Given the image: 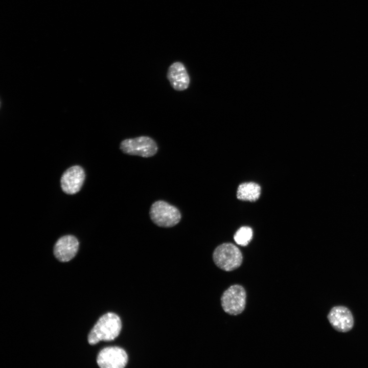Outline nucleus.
<instances>
[{"instance_id": "obj_3", "label": "nucleus", "mask_w": 368, "mask_h": 368, "mask_svg": "<svg viewBox=\"0 0 368 368\" xmlns=\"http://www.w3.org/2000/svg\"><path fill=\"white\" fill-rule=\"evenodd\" d=\"M216 265L222 270L230 271L238 268L242 264L243 257L238 247L231 243L217 246L213 254Z\"/></svg>"}, {"instance_id": "obj_8", "label": "nucleus", "mask_w": 368, "mask_h": 368, "mask_svg": "<svg viewBox=\"0 0 368 368\" xmlns=\"http://www.w3.org/2000/svg\"><path fill=\"white\" fill-rule=\"evenodd\" d=\"M84 171L79 166H74L67 169L61 178V187L63 191L67 194L78 192L85 179Z\"/></svg>"}, {"instance_id": "obj_11", "label": "nucleus", "mask_w": 368, "mask_h": 368, "mask_svg": "<svg viewBox=\"0 0 368 368\" xmlns=\"http://www.w3.org/2000/svg\"><path fill=\"white\" fill-rule=\"evenodd\" d=\"M261 187L254 182H244L240 184L237 189V198L243 201H256L260 197Z\"/></svg>"}, {"instance_id": "obj_10", "label": "nucleus", "mask_w": 368, "mask_h": 368, "mask_svg": "<svg viewBox=\"0 0 368 368\" xmlns=\"http://www.w3.org/2000/svg\"><path fill=\"white\" fill-rule=\"evenodd\" d=\"M171 86L177 91H182L188 88L190 77L184 65L180 62H175L169 67L167 75Z\"/></svg>"}, {"instance_id": "obj_7", "label": "nucleus", "mask_w": 368, "mask_h": 368, "mask_svg": "<svg viewBox=\"0 0 368 368\" xmlns=\"http://www.w3.org/2000/svg\"><path fill=\"white\" fill-rule=\"evenodd\" d=\"M328 319L334 329L346 333L351 330L354 319L350 310L346 306H336L332 308L327 315Z\"/></svg>"}, {"instance_id": "obj_4", "label": "nucleus", "mask_w": 368, "mask_h": 368, "mask_svg": "<svg viewBox=\"0 0 368 368\" xmlns=\"http://www.w3.org/2000/svg\"><path fill=\"white\" fill-rule=\"evenodd\" d=\"M120 148L125 154L143 157L153 156L158 151L155 141L147 136L125 139L121 142Z\"/></svg>"}, {"instance_id": "obj_9", "label": "nucleus", "mask_w": 368, "mask_h": 368, "mask_svg": "<svg viewBox=\"0 0 368 368\" xmlns=\"http://www.w3.org/2000/svg\"><path fill=\"white\" fill-rule=\"evenodd\" d=\"M79 243L72 235H66L59 238L55 244L54 254L61 262H68L77 254Z\"/></svg>"}, {"instance_id": "obj_2", "label": "nucleus", "mask_w": 368, "mask_h": 368, "mask_svg": "<svg viewBox=\"0 0 368 368\" xmlns=\"http://www.w3.org/2000/svg\"><path fill=\"white\" fill-rule=\"evenodd\" d=\"M151 220L157 226L172 227L180 221L181 214L177 208L164 200L154 202L150 209Z\"/></svg>"}, {"instance_id": "obj_1", "label": "nucleus", "mask_w": 368, "mask_h": 368, "mask_svg": "<svg viewBox=\"0 0 368 368\" xmlns=\"http://www.w3.org/2000/svg\"><path fill=\"white\" fill-rule=\"evenodd\" d=\"M122 329L120 317L108 312L100 317L88 335V342L94 345L100 341H109L117 338Z\"/></svg>"}, {"instance_id": "obj_12", "label": "nucleus", "mask_w": 368, "mask_h": 368, "mask_svg": "<svg viewBox=\"0 0 368 368\" xmlns=\"http://www.w3.org/2000/svg\"><path fill=\"white\" fill-rule=\"evenodd\" d=\"M252 235V230L250 227L242 226L236 232L234 239L237 244L244 246L250 242Z\"/></svg>"}, {"instance_id": "obj_5", "label": "nucleus", "mask_w": 368, "mask_h": 368, "mask_svg": "<svg viewBox=\"0 0 368 368\" xmlns=\"http://www.w3.org/2000/svg\"><path fill=\"white\" fill-rule=\"evenodd\" d=\"M223 310L230 315H237L244 310L246 304V292L241 285L230 286L223 293L221 298Z\"/></svg>"}, {"instance_id": "obj_6", "label": "nucleus", "mask_w": 368, "mask_h": 368, "mask_svg": "<svg viewBox=\"0 0 368 368\" xmlns=\"http://www.w3.org/2000/svg\"><path fill=\"white\" fill-rule=\"evenodd\" d=\"M128 357L122 348L113 346L102 349L98 354L97 362L101 368H123L127 364Z\"/></svg>"}]
</instances>
